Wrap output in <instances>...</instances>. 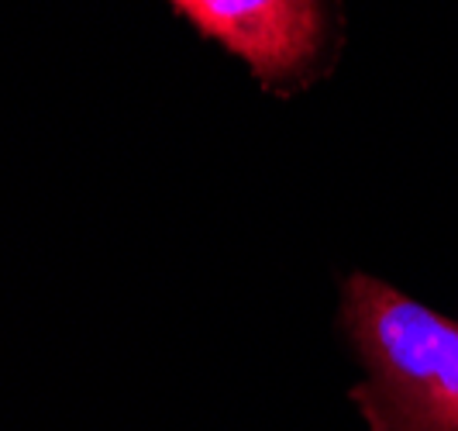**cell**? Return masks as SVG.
Here are the masks:
<instances>
[{"label": "cell", "instance_id": "1", "mask_svg": "<svg viewBox=\"0 0 458 431\" xmlns=\"http://www.w3.org/2000/svg\"><path fill=\"white\" fill-rule=\"evenodd\" d=\"M342 324L369 373L352 390L369 431H458V321L355 272Z\"/></svg>", "mask_w": 458, "mask_h": 431}, {"label": "cell", "instance_id": "2", "mask_svg": "<svg viewBox=\"0 0 458 431\" xmlns=\"http://www.w3.org/2000/svg\"><path fill=\"white\" fill-rule=\"evenodd\" d=\"M276 93L303 87L335 46L342 0H169Z\"/></svg>", "mask_w": 458, "mask_h": 431}]
</instances>
